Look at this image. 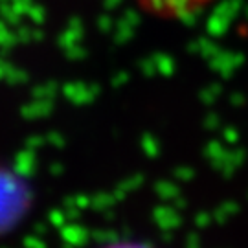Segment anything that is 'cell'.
<instances>
[{
    "instance_id": "obj_1",
    "label": "cell",
    "mask_w": 248,
    "mask_h": 248,
    "mask_svg": "<svg viewBox=\"0 0 248 248\" xmlns=\"http://www.w3.org/2000/svg\"><path fill=\"white\" fill-rule=\"evenodd\" d=\"M138 2L155 15L178 18L191 15L197 9H202L212 0H138Z\"/></svg>"
},
{
    "instance_id": "obj_2",
    "label": "cell",
    "mask_w": 248,
    "mask_h": 248,
    "mask_svg": "<svg viewBox=\"0 0 248 248\" xmlns=\"http://www.w3.org/2000/svg\"><path fill=\"white\" fill-rule=\"evenodd\" d=\"M103 248H153L149 245H143V243H133V241H124V243H112V245H107Z\"/></svg>"
}]
</instances>
